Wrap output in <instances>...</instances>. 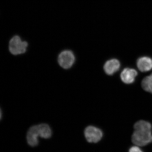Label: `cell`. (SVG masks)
I'll return each mask as SVG.
<instances>
[{
  "label": "cell",
  "instance_id": "cell-1",
  "mask_svg": "<svg viewBox=\"0 0 152 152\" xmlns=\"http://www.w3.org/2000/svg\"><path fill=\"white\" fill-rule=\"evenodd\" d=\"M132 141L138 146H145L152 142L151 124L146 121H139L134 125Z\"/></svg>",
  "mask_w": 152,
  "mask_h": 152
},
{
  "label": "cell",
  "instance_id": "cell-2",
  "mask_svg": "<svg viewBox=\"0 0 152 152\" xmlns=\"http://www.w3.org/2000/svg\"><path fill=\"white\" fill-rule=\"evenodd\" d=\"M28 44L26 41L22 40L20 36L15 35L11 38L9 43V50L14 56L23 54L27 51Z\"/></svg>",
  "mask_w": 152,
  "mask_h": 152
},
{
  "label": "cell",
  "instance_id": "cell-3",
  "mask_svg": "<svg viewBox=\"0 0 152 152\" xmlns=\"http://www.w3.org/2000/svg\"><path fill=\"white\" fill-rule=\"evenodd\" d=\"M76 58L73 52L66 50L61 52L58 57V64L64 69H69L73 66Z\"/></svg>",
  "mask_w": 152,
  "mask_h": 152
},
{
  "label": "cell",
  "instance_id": "cell-4",
  "mask_svg": "<svg viewBox=\"0 0 152 152\" xmlns=\"http://www.w3.org/2000/svg\"><path fill=\"white\" fill-rule=\"evenodd\" d=\"M85 137L90 143H97L102 140L103 133L100 129L94 126H88L84 131Z\"/></svg>",
  "mask_w": 152,
  "mask_h": 152
},
{
  "label": "cell",
  "instance_id": "cell-5",
  "mask_svg": "<svg viewBox=\"0 0 152 152\" xmlns=\"http://www.w3.org/2000/svg\"><path fill=\"white\" fill-rule=\"evenodd\" d=\"M137 75V72L134 69L125 68L121 73V78L125 83L130 84L134 82Z\"/></svg>",
  "mask_w": 152,
  "mask_h": 152
},
{
  "label": "cell",
  "instance_id": "cell-6",
  "mask_svg": "<svg viewBox=\"0 0 152 152\" xmlns=\"http://www.w3.org/2000/svg\"><path fill=\"white\" fill-rule=\"evenodd\" d=\"M121 64L116 59H112L107 61L104 66L105 72L109 75H112L119 69Z\"/></svg>",
  "mask_w": 152,
  "mask_h": 152
},
{
  "label": "cell",
  "instance_id": "cell-7",
  "mask_svg": "<svg viewBox=\"0 0 152 152\" xmlns=\"http://www.w3.org/2000/svg\"><path fill=\"white\" fill-rule=\"evenodd\" d=\"M39 137L37 126L34 125L29 129L27 134L28 143L31 147L37 146L39 143L38 137Z\"/></svg>",
  "mask_w": 152,
  "mask_h": 152
},
{
  "label": "cell",
  "instance_id": "cell-8",
  "mask_svg": "<svg viewBox=\"0 0 152 152\" xmlns=\"http://www.w3.org/2000/svg\"><path fill=\"white\" fill-rule=\"evenodd\" d=\"M137 65L141 72H148L152 69V59L147 56L140 57L137 60Z\"/></svg>",
  "mask_w": 152,
  "mask_h": 152
},
{
  "label": "cell",
  "instance_id": "cell-9",
  "mask_svg": "<svg viewBox=\"0 0 152 152\" xmlns=\"http://www.w3.org/2000/svg\"><path fill=\"white\" fill-rule=\"evenodd\" d=\"M39 137L44 139H49L52 135V130L48 124H41L37 125Z\"/></svg>",
  "mask_w": 152,
  "mask_h": 152
},
{
  "label": "cell",
  "instance_id": "cell-10",
  "mask_svg": "<svg viewBox=\"0 0 152 152\" xmlns=\"http://www.w3.org/2000/svg\"><path fill=\"white\" fill-rule=\"evenodd\" d=\"M142 86L145 91L152 94V73L144 78L142 82Z\"/></svg>",
  "mask_w": 152,
  "mask_h": 152
},
{
  "label": "cell",
  "instance_id": "cell-11",
  "mask_svg": "<svg viewBox=\"0 0 152 152\" xmlns=\"http://www.w3.org/2000/svg\"><path fill=\"white\" fill-rule=\"evenodd\" d=\"M129 152H144L138 146L131 147L129 149Z\"/></svg>",
  "mask_w": 152,
  "mask_h": 152
}]
</instances>
